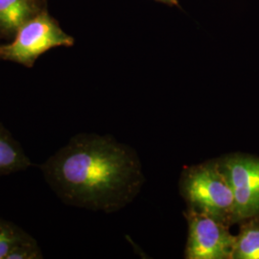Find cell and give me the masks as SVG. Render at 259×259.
<instances>
[{"mask_svg":"<svg viewBox=\"0 0 259 259\" xmlns=\"http://www.w3.org/2000/svg\"><path fill=\"white\" fill-rule=\"evenodd\" d=\"M217 160L233 192L235 223L259 214V157L232 153Z\"/></svg>","mask_w":259,"mask_h":259,"instance_id":"cell-5","label":"cell"},{"mask_svg":"<svg viewBox=\"0 0 259 259\" xmlns=\"http://www.w3.org/2000/svg\"><path fill=\"white\" fill-rule=\"evenodd\" d=\"M30 236L17 225L0 219V259H6L13 248Z\"/></svg>","mask_w":259,"mask_h":259,"instance_id":"cell-9","label":"cell"},{"mask_svg":"<svg viewBox=\"0 0 259 259\" xmlns=\"http://www.w3.org/2000/svg\"><path fill=\"white\" fill-rule=\"evenodd\" d=\"M65 204L93 211H118L144 183L137 152L111 136L78 134L39 166Z\"/></svg>","mask_w":259,"mask_h":259,"instance_id":"cell-1","label":"cell"},{"mask_svg":"<svg viewBox=\"0 0 259 259\" xmlns=\"http://www.w3.org/2000/svg\"><path fill=\"white\" fill-rule=\"evenodd\" d=\"M32 165L23 147L0 122V177L25 171Z\"/></svg>","mask_w":259,"mask_h":259,"instance_id":"cell-7","label":"cell"},{"mask_svg":"<svg viewBox=\"0 0 259 259\" xmlns=\"http://www.w3.org/2000/svg\"><path fill=\"white\" fill-rule=\"evenodd\" d=\"M186 259H232L234 238L231 226L209 214L187 207Z\"/></svg>","mask_w":259,"mask_h":259,"instance_id":"cell-4","label":"cell"},{"mask_svg":"<svg viewBox=\"0 0 259 259\" xmlns=\"http://www.w3.org/2000/svg\"><path fill=\"white\" fill-rule=\"evenodd\" d=\"M46 8L45 0H0V37L13 38L27 20Z\"/></svg>","mask_w":259,"mask_h":259,"instance_id":"cell-6","label":"cell"},{"mask_svg":"<svg viewBox=\"0 0 259 259\" xmlns=\"http://www.w3.org/2000/svg\"><path fill=\"white\" fill-rule=\"evenodd\" d=\"M74 44V37L61 27L46 8L19 28L12 41L0 46V60L31 68L50 49L71 47Z\"/></svg>","mask_w":259,"mask_h":259,"instance_id":"cell-3","label":"cell"},{"mask_svg":"<svg viewBox=\"0 0 259 259\" xmlns=\"http://www.w3.org/2000/svg\"><path fill=\"white\" fill-rule=\"evenodd\" d=\"M179 185L187 207L236 225L233 192L217 158L187 167Z\"/></svg>","mask_w":259,"mask_h":259,"instance_id":"cell-2","label":"cell"},{"mask_svg":"<svg viewBox=\"0 0 259 259\" xmlns=\"http://www.w3.org/2000/svg\"><path fill=\"white\" fill-rule=\"evenodd\" d=\"M44 257L37 240L30 236L13 248L6 259H42Z\"/></svg>","mask_w":259,"mask_h":259,"instance_id":"cell-10","label":"cell"},{"mask_svg":"<svg viewBox=\"0 0 259 259\" xmlns=\"http://www.w3.org/2000/svg\"><path fill=\"white\" fill-rule=\"evenodd\" d=\"M153 1H156V2H158V3L164 4V5L169 6V7H178V8H181L180 0H153Z\"/></svg>","mask_w":259,"mask_h":259,"instance_id":"cell-11","label":"cell"},{"mask_svg":"<svg viewBox=\"0 0 259 259\" xmlns=\"http://www.w3.org/2000/svg\"><path fill=\"white\" fill-rule=\"evenodd\" d=\"M238 224L232 259H259V214Z\"/></svg>","mask_w":259,"mask_h":259,"instance_id":"cell-8","label":"cell"},{"mask_svg":"<svg viewBox=\"0 0 259 259\" xmlns=\"http://www.w3.org/2000/svg\"><path fill=\"white\" fill-rule=\"evenodd\" d=\"M45 1H46V2H47V0H45Z\"/></svg>","mask_w":259,"mask_h":259,"instance_id":"cell-12","label":"cell"}]
</instances>
